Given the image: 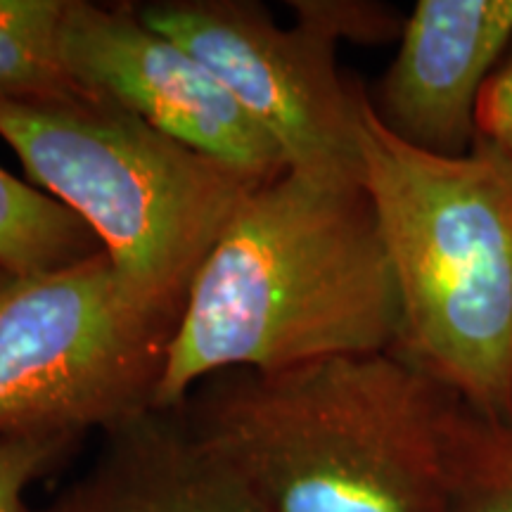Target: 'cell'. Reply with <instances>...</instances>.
I'll return each instance as SVG.
<instances>
[{
    "instance_id": "3957f363",
    "label": "cell",
    "mask_w": 512,
    "mask_h": 512,
    "mask_svg": "<svg viewBox=\"0 0 512 512\" xmlns=\"http://www.w3.org/2000/svg\"><path fill=\"white\" fill-rule=\"evenodd\" d=\"M358 147L399 292L396 349L467 411L512 422V159L479 138L465 157L415 150L368 91Z\"/></svg>"
},
{
    "instance_id": "52a82bcc",
    "label": "cell",
    "mask_w": 512,
    "mask_h": 512,
    "mask_svg": "<svg viewBox=\"0 0 512 512\" xmlns=\"http://www.w3.org/2000/svg\"><path fill=\"white\" fill-rule=\"evenodd\" d=\"M60 50L83 88L190 150L256 183L290 169L278 143L228 88L195 55L147 27L133 3L69 0Z\"/></svg>"
},
{
    "instance_id": "277c9868",
    "label": "cell",
    "mask_w": 512,
    "mask_h": 512,
    "mask_svg": "<svg viewBox=\"0 0 512 512\" xmlns=\"http://www.w3.org/2000/svg\"><path fill=\"white\" fill-rule=\"evenodd\" d=\"M0 140L93 230L133 299L176 323L209 249L259 185L98 93L0 100Z\"/></svg>"
},
{
    "instance_id": "30bf717a",
    "label": "cell",
    "mask_w": 512,
    "mask_h": 512,
    "mask_svg": "<svg viewBox=\"0 0 512 512\" xmlns=\"http://www.w3.org/2000/svg\"><path fill=\"white\" fill-rule=\"evenodd\" d=\"M100 252L93 230L74 211L0 166V271L48 273Z\"/></svg>"
},
{
    "instance_id": "5b68a950",
    "label": "cell",
    "mask_w": 512,
    "mask_h": 512,
    "mask_svg": "<svg viewBox=\"0 0 512 512\" xmlns=\"http://www.w3.org/2000/svg\"><path fill=\"white\" fill-rule=\"evenodd\" d=\"M176 320L140 306L105 252L0 271V430H112L155 408Z\"/></svg>"
},
{
    "instance_id": "9c48e42d",
    "label": "cell",
    "mask_w": 512,
    "mask_h": 512,
    "mask_svg": "<svg viewBox=\"0 0 512 512\" xmlns=\"http://www.w3.org/2000/svg\"><path fill=\"white\" fill-rule=\"evenodd\" d=\"M38 512H259L238 479L197 444L178 411L105 432L98 458Z\"/></svg>"
},
{
    "instance_id": "9a60e30c",
    "label": "cell",
    "mask_w": 512,
    "mask_h": 512,
    "mask_svg": "<svg viewBox=\"0 0 512 512\" xmlns=\"http://www.w3.org/2000/svg\"><path fill=\"white\" fill-rule=\"evenodd\" d=\"M477 138L512 159V46L479 95Z\"/></svg>"
},
{
    "instance_id": "ba28073f",
    "label": "cell",
    "mask_w": 512,
    "mask_h": 512,
    "mask_svg": "<svg viewBox=\"0 0 512 512\" xmlns=\"http://www.w3.org/2000/svg\"><path fill=\"white\" fill-rule=\"evenodd\" d=\"M510 46L512 0H418L370 105L415 150L465 157L479 95Z\"/></svg>"
},
{
    "instance_id": "7c38bea8",
    "label": "cell",
    "mask_w": 512,
    "mask_h": 512,
    "mask_svg": "<svg viewBox=\"0 0 512 512\" xmlns=\"http://www.w3.org/2000/svg\"><path fill=\"white\" fill-rule=\"evenodd\" d=\"M448 465V512H512V422L482 418L458 403L451 418Z\"/></svg>"
},
{
    "instance_id": "8fae6325",
    "label": "cell",
    "mask_w": 512,
    "mask_h": 512,
    "mask_svg": "<svg viewBox=\"0 0 512 512\" xmlns=\"http://www.w3.org/2000/svg\"><path fill=\"white\" fill-rule=\"evenodd\" d=\"M69 0H0V100L60 102L91 95L62 60Z\"/></svg>"
},
{
    "instance_id": "4fadbf2b",
    "label": "cell",
    "mask_w": 512,
    "mask_h": 512,
    "mask_svg": "<svg viewBox=\"0 0 512 512\" xmlns=\"http://www.w3.org/2000/svg\"><path fill=\"white\" fill-rule=\"evenodd\" d=\"M79 441L64 432L0 430V512H34L27 503L29 489Z\"/></svg>"
},
{
    "instance_id": "6da1fadb",
    "label": "cell",
    "mask_w": 512,
    "mask_h": 512,
    "mask_svg": "<svg viewBox=\"0 0 512 512\" xmlns=\"http://www.w3.org/2000/svg\"><path fill=\"white\" fill-rule=\"evenodd\" d=\"M401 309L363 183L287 169L230 216L192 280L155 408L223 370H283L394 349Z\"/></svg>"
},
{
    "instance_id": "8992f818",
    "label": "cell",
    "mask_w": 512,
    "mask_h": 512,
    "mask_svg": "<svg viewBox=\"0 0 512 512\" xmlns=\"http://www.w3.org/2000/svg\"><path fill=\"white\" fill-rule=\"evenodd\" d=\"M150 29L195 55L278 143L290 171L363 183L358 114L366 88L339 74L337 43L254 0L133 3Z\"/></svg>"
},
{
    "instance_id": "5bb4252c",
    "label": "cell",
    "mask_w": 512,
    "mask_h": 512,
    "mask_svg": "<svg viewBox=\"0 0 512 512\" xmlns=\"http://www.w3.org/2000/svg\"><path fill=\"white\" fill-rule=\"evenodd\" d=\"M294 22L316 29L318 34L330 38L332 43H389L401 36L403 22L394 8L368 0H292Z\"/></svg>"
},
{
    "instance_id": "7a4b0ae2",
    "label": "cell",
    "mask_w": 512,
    "mask_h": 512,
    "mask_svg": "<svg viewBox=\"0 0 512 512\" xmlns=\"http://www.w3.org/2000/svg\"><path fill=\"white\" fill-rule=\"evenodd\" d=\"M458 403L394 347L223 370L176 411L259 512H448Z\"/></svg>"
}]
</instances>
